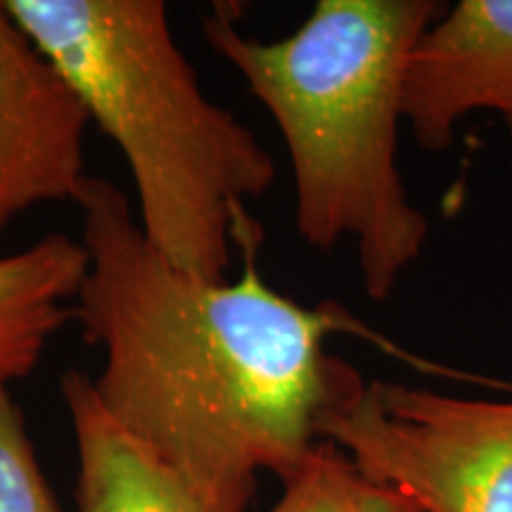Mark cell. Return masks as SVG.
I'll use <instances>...</instances> for the list:
<instances>
[{"instance_id": "1", "label": "cell", "mask_w": 512, "mask_h": 512, "mask_svg": "<svg viewBox=\"0 0 512 512\" xmlns=\"http://www.w3.org/2000/svg\"><path fill=\"white\" fill-rule=\"evenodd\" d=\"M76 207L88 271L74 323L102 351L95 394L181 477L200 512H247L261 472L292 477L328 413L366 384L328 354L332 335L430 366L337 302L304 306L273 290L256 266L264 242L256 221L235 242L238 280L204 283L152 249L119 185L88 176Z\"/></svg>"}, {"instance_id": "2", "label": "cell", "mask_w": 512, "mask_h": 512, "mask_svg": "<svg viewBox=\"0 0 512 512\" xmlns=\"http://www.w3.org/2000/svg\"><path fill=\"white\" fill-rule=\"evenodd\" d=\"M444 10L437 0H318L280 41L245 36L223 5L202 19L204 41L285 140L299 238L316 249L354 240L373 302L394 292L430 233L396 150L408 55Z\"/></svg>"}, {"instance_id": "3", "label": "cell", "mask_w": 512, "mask_h": 512, "mask_svg": "<svg viewBox=\"0 0 512 512\" xmlns=\"http://www.w3.org/2000/svg\"><path fill=\"white\" fill-rule=\"evenodd\" d=\"M124 155L138 226L171 266L228 280L247 202L275 183L256 133L202 91L162 0H5Z\"/></svg>"}, {"instance_id": "4", "label": "cell", "mask_w": 512, "mask_h": 512, "mask_svg": "<svg viewBox=\"0 0 512 512\" xmlns=\"http://www.w3.org/2000/svg\"><path fill=\"white\" fill-rule=\"evenodd\" d=\"M320 441L420 512H512V399L370 380L328 413Z\"/></svg>"}, {"instance_id": "5", "label": "cell", "mask_w": 512, "mask_h": 512, "mask_svg": "<svg viewBox=\"0 0 512 512\" xmlns=\"http://www.w3.org/2000/svg\"><path fill=\"white\" fill-rule=\"evenodd\" d=\"M88 124L72 83L0 0V238L29 209L76 204Z\"/></svg>"}, {"instance_id": "6", "label": "cell", "mask_w": 512, "mask_h": 512, "mask_svg": "<svg viewBox=\"0 0 512 512\" xmlns=\"http://www.w3.org/2000/svg\"><path fill=\"white\" fill-rule=\"evenodd\" d=\"M512 124V0H460L418 38L403 76V121L430 152L472 112Z\"/></svg>"}, {"instance_id": "7", "label": "cell", "mask_w": 512, "mask_h": 512, "mask_svg": "<svg viewBox=\"0 0 512 512\" xmlns=\"http://www.w3.org/2000/svg\"><path fill=\"white\" fill-rule=\"evenodd\" d=\"M60 389L79 458V512H200L181 477L102 408L91 375L67 370Z\"/></svg>"}, {"instance_id": "8", "label": "cell", "mask_w": 512, "mask_h": 512, "mask_svg": "<svg viewBox=\"0 0 512 512\" xmlns=\"http://www.w3.org/2000/svg\"><path fill=\"white\" fill-rule=\"evenodd\" d=\"M86 271V249L67 233L0 256V387L34 373L50 339L72 323Z\"/></svg>"}, {"instance_id": "9", "label": "cell", "mask_w": 512, "mask_h": 512, "mask_svg": "<svg viewBox=\"0 0 512 512\" xmlns=\"http://www.w3.org/2000/svg\"><path fill=\"white\" fill-rule=\"evenodd\" d=\"M268 512H420L387 486L373 482L330 441H318L302 467L283 482Z\"/></svg>"}, {"instance_id": "10", "label": "cell", "mask_w": 512, "mask_h": 512, "mask_svg": "<svg viewBox=\"0 0 512 512\" xmlns=\"http://www.w3.org/2000/svg\"><path fill=\"white\" fill-rule=\"evenodd\" d=\"M0 512H62L36 458L24 415L3 387H0Z\"/></svg>"}, {"instance_id": "11", "label": "cell", "mask_w": 512, "mask_h": 512, "mask_svg": "<svg viewBox=\"0 0 512 512\" xmlns=\"http://www.w3.org/2000/svg\"><path fill=\"white\" fill-rule=\"evenodd\" d=\"M508 128H510V138H512V124H508Z\"/></svg>"}]
</instances>
